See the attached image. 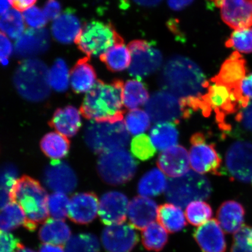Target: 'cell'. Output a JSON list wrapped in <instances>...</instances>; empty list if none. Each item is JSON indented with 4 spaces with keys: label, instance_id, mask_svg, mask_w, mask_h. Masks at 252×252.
<instances>
[{
    "label": "cell",
    "instance_id": "6da1fadb",
    "mask_svg": "<svg viewBox=\"0 0 252 252\" xmlns=\"http://www.w3.org/2000/svg\"><path fill=\"white\" fill-rule=\"evenodd\" d=\"M124 88V82L119 79L109 84L97 80L84 97L80 109L81 114L96 122L114 124L123 121Z\"/></svg>",
    "mask_w": 252,
    "mask_h": 252
},
{
    "label": "cell",
    "instance_id": "7a4b0ae2",
    "mask_svg": "<svg viewBox=\"0 0 252 252\" xmlns=\"http://www.w3.org/2000/svg\"><path fill=\"white\" fill-rule=\"evenodd\" d=\"M159 82L163 90L180 99L200 95L210 84L199 66L181 56H173L166 62Z\"/></svg>",
    "mask_w": 252,
    "mask_h": 252
},
{
    "label": "cell",
    "instance_id": "3957f363",
    "mask_svg": "<svg viewBox=\"0 0 252 252\" xmlns=\"http://www.w3.org/2000/svg\"><path fill=\"white\" fill-rule=\"evenodd\" d=\"M250 100L241 91H233L222 85L213 83L207 87V93L192 97L191 106L194 112L200 110L206 118L209 117L214 110L220 128L228 131L231 126L226 124V116L246 108Z\"/></svg>",
    "mask_w": 252,
    "mask_h": 252
},
{
    "label": "cell",
    "instance_id": "277c9868",
    "mask_svg": "<svg viewBox=\"0 0 252 252\" xmlns=\"http://www.w3.org/2000/svg\"><path fill=\"white\" fill-rule=\"evenodd\" d=\"M11 201L23 208L27 221L24 227L34 231L39 223L49 219L48 195L40 182L24 175L16 180L11 193Z\"/></svg>",
    "mask_w": 252,
    "mask_h": 252
},
{
    "label": "cell",
    "instance_id": "5b68a950",
    "mask_svg": "<svg viewBox=\"0 0 252 252\" xmlns=\"http://www.w3.org/2000/svg\"><path fill=\"white\" fill-rule=\"evenodd\" d=\"M48 75L49 70L43 62L37 59L25 60L20 63L14 74L16 90L29 101H42L50 93Z\"/></svg>",
    "mask_w": 252,
    "mask_h": 252
},
{
    "label": "cell",
    "instance_id": "8992f818",
    "mask_svg": "<svg viewBox=\"0 0 252 252\" xmlns=\"http://www.w3.org/2000/svg\"><path fill=\"white\" fill-rule=\"evenodd\" d=\"M84 139L94 153L102 154L124 149L130 135L124 121L112 123L91 121L87 126Z\"/></svg>",
    "mask_w": 252,
    "mask_h": 252
},
{
    "label": "cell",
    "instance_id": "52a82bcc",
    "mask_svg": "<svg viewBox=\"0 0 252 252\" xmlns=\"http://www.w3.org/2000/svg\"><path fill=\"white\" fill-rule=\"evenodd\" d=\"M212 191L209 179L200 173L189 171L180 177L169 179L166 197L169 202L182 208L193 201L208 199Z\"/></svg>",
    "mask_w": 252,
    "mask_h": 252
},
{
    "label": "cell",
    "instance_id": "ba28073f",
    "mask_svg": "<svg viewBox=\"0 0 252 252\" xmlns=\"http://www.w3.org/2000/svg\"><path fill=\"white\" fill-rule=\"evenodd\" d=\"M75 44L87 56H100L116 44L124 43L111 23L93 21L82 27Z\"/></svg>",
    "mask_w": 252,
    "mask_h": 252
},
{
    "label": "cell",
    "instance_id": "9c48e42d",
    "mask_svg": "<svg viewBox=\"0 0 252 252\" xmlns=\"http://www.w3.org/2000/svg\"><path fill=\"white\" fill-rule=\"evenodd\" d=\"M137 169V162L124 149L100 154L97 160L100 178L110 185H121L130 181Z\"/></svg>",
    "mask_w": 252,
    "mask_h": 252
},
{
    "label": "cell",
    "instance_id": "30bf717a",
    "mask_svg": "<svg viewBox=\"0 0 252 252\" xmlns=\"http://www.w3.org/2000/svg\"><path fill=\"white\" fill-rule=\"evenodd\" d=\"M131 61L128 67L131 77L137 80L149 76L158 70L163 63L162 53L151 43L135 40L128 44Z\"/></svg>",
    "mask_w": 252,
    "mask_h": 252
},
{
    "label": "cell",
    "instance_id": "8fae6325",
    "mask_svg": "<svg viewBox=\"0 0 252 252\" xmlns=\"http://www.w3.org/2000/svg\"><path fill=\"white\" fill-rule=\"evenodd\" d=\"M190 142V160L194 171L201 175L212 173L220 175L222 159L215 145L207 143L205 135L201 133L192 135Z\"/></svg>",
    "mask_w": 252,
    "mask_h": 252
},
{
    "label": "cell",
    "instance_id": "7c38bea8",
    "mask_svg": "<svg viewBox=\"0 0 252 252\" xmlns=\"http://www.w3.org/2000/svg\"><path fill=\"white\" fill-rule=\"evenodd\" d=\"M226 168L233 179L241 182L252 181V144L235 142L229 147L225 158Z\"/></svg>",
    "mask_w": 252,
    "mask_h": 252
},
{
    "label": "cell",
    "instance_id": "4fadbf2b",
    "mask_svg": "<svg viewBox=\"0 0 252 252\" xmlns=\"http://www.w3.org/2000/svg\"><path fill=\"white\" fill-rule=\"evenodd\" d=\"M145 109L153 122L179 121L183 118L180 102L176 97L166 92L154 94L145 105Z\"/></svg>",
    "mask_w": 252,
    "mask_h": 252
},
{
    "label": "cell",
    "instance_id": "5bb4252c",
    "mask_svg": "<svg viewBox=\"0 0 252 252\" xmlns=\"http://www.w3.org/2000/svg\"><path fill=\"white\" fill-rule=\"evenodd\" d=\"M138 241L135 228L128 223L108 226L102 235V244L107 252H130Z\"/></svg>",
    "mask_w": 252,
    "mask_h": 252
},
{
    "label": "cell",
    "instance_id": "9a60e30c",
    "mask_svg": "<svg viewBox=\"0 0 252 252\" xmlns=\"http://www.w3.org/2000/svg\"><path fill=\"white\" fill-rule=\"evenodd\" d=\"M224 23L234 30L252 26V0H217Z\"/></svg>",
    "mask_w": 252,
    "mask_h": 252
},
{
    "label": "cell",
    "instance_id": "2e32d148",
    "mask_svg": "<svg viewBox=\"0 0 252 252\" xmlns=\"http://www.w3.org/2000/svg\"><path fill=\"white\" fill-rule=\"evenodd\" d=\"M247 71L245 60L239 52H234L223 63L219 73L211 79V81L242 92L241 84Z\"/></svg>",
    "mask_w": 252,
    "mask_h": 252
},
{
    "label": "cell",
    "instance_id": "e0dca14e",
    "mask_svg": "<svg viewBox=\"0 0 252 252\" xmlns=\"http://www.w3.org/2000/svg\"><path fill=\"white\" fill-rule=\"evenodd\" d=\"M128 204L127 196L121 192L113 191L104 194L99 204L100 220L108 226L125 223Z\"/></svg>",
    "mask_w": 252,
    "mask_h": 252
},
{
    "label": "cell",
    "instance_id": "ac0fdd59",
    "mask_svg": "<svg viewBox=\"0 0 252 252\" xmlns=\"http://www.w3.org/2000/svg\"><path fill=\"white\" fill-rule=\"evenodd\" d=\"M47 187L55 192L70 193L77 185L76 175L67 163L61 160H52L43 175Z\"/></svg>",
    "mask_w": 252,
    "mask_h": 252
},
{
    "label": "cell",
    "instance_id": "d6986e66",
    "mask_svg": "<svg viewBox=\"0 0 252 252\" xmlns=\"http://www.w3.org/2000/svg\"><path fill=\"white\" fill-rule=\"evenodd\" d=\"M99 201L93 192L74 195L68 205V217L78 224H88L96 218Z\"/></svg>",
    "mask_w": 252,
    "mask_h": 252
},
{
    "label": "cell",
    "instance_id": "ffe728a7",
    "mask_svg": "<svg viewBox=\"0 0 252 252\" xmlns=\"http://www.w3.org/2000/svg\"><path fill=\"white\" fill-rule=\"evenodd\" d=\"M190 161L188 151L184 147L175 146L159 154L157 165L165 175L174 178L180 177L190 171Z\"/></svg>",
    "mask_w": 252,
    "mask_h": 252
},
{
    "label": "cell",
    "instance_id": "44dd1931",
    "mask_svg": "<svg viewBox=\"0 0 252 252\" xmlns=\"http://www.w3.org/2000/svg\"><path fill=\"white\" fill-rule=\"evenodd\" d=\"M193 237L203 252H225V234L218 220L212 219L195 230Z\"/></svg>",
    "mask_w": 252,
    "mask_h": 252
},
{
    "label": "cell",
    "instance_id": "7402d4cb",
    "mask_svg": "<svg viewBox=\"0 0 252 252\" xmlns=\"http://www.w3.org/2000/svg\"><path fill=\"white\" fill-rule=\"evenodd\" d=\"M49 45V34L46 29L29 28L16 41L15 55L20 58H30L45 52Z\"/></svg>",
    "mask_w": 252,
    "mask_h": 252
},
{
    "label": "cell",
    "instance_id": "603a6c76",
    "mask_svg": "<svg viewBox=\"0 0 252 252\" xmlns=\"http://www.w3.org/2000/svg\"><path fill=\"white\" fill-rule=\"evenodd\" d=\"M158 206L151 198L135 197L128 204L127 215L130 224L135 229L143 230L157 219Z\"/></svg>",
    "mask_w": 252,
    "mask_h": 252
},
{
    "label": "cell",
    "instance_id": "cb8c5ba5",
    "mask_svg": "<svg viewBox=\"0 0 252 252\" xmlns=\"http://www.w3.org/2000/svg\"><path fill=\"white\" fill-rule=\"evenodd\" d=\"M80 111L69 105L56 110L49 125L53 128L67 137L76 135L82 126Z\"/></svg>",
    "mask_w": 252,
    "mask_h": 252
},
{
    "label": "cell",
    "instance_id": "d4e9b609",
    "mask_svg": "<svg viewBox=\"0 0 252 252\" xmlns=\"http://www.w3.org/2000/svg\"><path fill=\"white\" fill-rule=\"evenodd\" d=\"M245 209L242 204L235 200L223 202L217 213V220L228 234H235L244 225Z\"/></svg>",
    "mask_w": 252,
    "mask_h": 252
},
{
    "label": "cell",
    "instance_id": "484cf974",
    "mask_svg": "<svg viewBox=\"0 0 252 252\" xmlns=\"http://www.w3.org/2000/svg\"><path fill=\"white\" fill-rule=\"evenodd\" d=\"M89 61L88 56L79 60L70 72L71 87L76 94L88 93L97 81L96 72Z\"/></svg>",
    "mask_w": 252,
    "mask_h": 252
},
{
    "label": "cell",
    "instance_id": "4316f807",
    "mask_svg": "<svg viewBox=\"0 0 252 252\" xmlns=\"http://www.w3.org/2000/svg\"><path fill=\"white\" fill-rule=\"evenodd\" d=\"M82 29L80 21L73 13L66 11L53 22L52 32L55 39L64 44L75 42Z\"/></svg>",
    "mask_w": 252,
    "mask_h": 252
},
{
    "label": "cell",
    "instance_id": "83f0119b",
    "mask_svg": "<svg viewBox=\"0 0 252 252\" xmlns=\"http://www.w3.org/2000/svg\"><path fill=\"white\" fill-rule=\"evenodd\" d=\"M41 241L44 244L63 246L71 238V230L64 220L48 219L39 232Z\"/></svg>",
    "mask_w": 252,
    "mask_h": 252
},
{
    "label": "cell",
    "instance_id": "f1b7e54d",
    "mask_svg": "<svg viewBox=\"0 0 252 252\" xmlns=\"http://www.w3.org/2000/svg\"><path fill=\"white\" fill-rule=\"evenodd\" d=\"M157 219L159 224L171 234L181 231L187 224L181 207L173 203L160 205Z\"/></svg>",
    "mask_w": 252,
    "mask_h": 252
},
{
    "label": "cell",
    "instance_id": "f546056e",
    "mask_svg": "<svg viewBox=\"0 0 252 252\" xmlns=\"http://www.w3.org/2000/svg\"><path fill=\"white\" fill-rule=\"evenodd\" d=\"M40 148L46 156L52 160H61L67 156L70 148L68 137L58 132L47 133L40 141Z\"/></svg>",
    "mask_w": 252,
    "mask_h": 252
},
{
    "label": "cell",
    "instance_id": "4dcf8cb0",
    "mask_svg": "<svg viewBox=\"0 0 252 252\" xmlns=\"http://www.w3.org/2000/svg\"><path fill=\"white\" fill-rule=\"evenodd\" d=\"M100 61L112 72H119L130 67L131 56L128 47L125 43H119L110 47L99 56Z\"/></svg>",
    "mask_w": 252,
    "mask_h": 252
},
{
    "label": "cell",
    "instance_id": "1f68e13d",
    "mask_svg": "<svg viewBox=\"0 0 252 252\" xmlns=\"http://www.w3.org/2000/svg\"><path fill=\"white\" fill-rule=\"evenodd\" d=\"M150 137L157 149L165 150L177 144L179 134L175 123L160 122L151 128Z\"/></svg>",
    "mask_w": 252,
    "mask_h": 252
},
{
    "label": "cell",
    "instance_id": "d6a6232c",
    "mask_svg": "<svg viewBox=\"0 0 252 252\" xmlns=\"http://www.w3.org/2000/svg\"><path fill=\"white\" fill-rule=\"evenodd\" d=\"M166 179L158 169H153L141 178L138 184V192L144 197H154L163 193L167 188Z\"/></svg>",
    "mask_w": 252,
    "mask_h": 252
},
{
    "label": "cell",
    "instance_id": "836d02e7",
    "mask_svg": "<svg viewBox=\"0 0 252 252\" xmlns=\"http://www.w3.org/2000/svg\"><path fill=\"white\" fill-rule=\"evenodd\" d=\"M149 99V94L143 83L137 79L126 81L124 88V103L130 110L146 103Z\"/></svg>",
    "mask_w": 252,
    "mask_h": 252
},
{
    "label": "cell",
    "instance_id": "e575fe53",
    "mask_svg": "<svg viewBox=\"0 0 252 252\" xmlns=\"http://www.w3.org/2000/svg\"><path fill=\"white\" fill-rule=\"evenodd\" d=\"M142 243L147 251H162L168 241V232L159 223L153 222L142 231Z\"/></svg>",
    "mask_w": 252,
    "mask_h": 252
},
{
    "label": "cell",
    "instance_id": "d590c367",
    "mask_svg": "<svg viewBox=\"0 0 252 252\" xmlns=\"http://www.w3.org/2000/svg\"><path fill=\"white\" fill-rule=\"evenodd\" d=\"M1 209L0 226L1 231L9 232L26 224V215L23 208L17 203L11 201Z\"/></svg>",
    "mask_w": 252,
    "mask_h": 252
},
{
    "label": "cell",
    "instance_id": "8d00e7d4",
    "mask_svg": "<svg viewBox=\"0 0 252 252\" xmlns=\"http://www.w3.org/2000/svg\"><path fill=\"white\" fill-rule=\"evenodd\" d=\"M17 9H11L1 15V32L12 39H18L24 33V19Z\"/></svg>",
    "mask_w": 252,
    "mask_h": 252
},
{
    "label": "cell",
    "instance_id": "74e56055",
    "mask_svg": "<svg viewBox=\"0 0 252 252\" xmlns=\"http://www.w3.org/2000/svg\"><path fill=\"white\" fill-rule=\"evenodd\" d=\"M48 80L50 88L58 92H64L68 89L70 72L63 59H57L49 70Z\"/></svg>",
    "mask_w": 252,
    "mask_h": 252
},
{
    "label": "cell",
    "instance_id": "f35d334b",
    "mask_svg": "<svg viewBox=\"0 0 252 252\" xmlns=\"http://www.w3.org/2000/svg\"><path fill=\"white\" fill-rule=\"evenodd\" d=\"M212 207L203 200L192 201L186 209V217L191 225L200 226L209 221L213 216Z\"/></svg>",
    "mask_w": 252,
    "mask_h": 252
},
{
    "label": "cell",
    "instance_id": "ab89813d",
    "mask_svg": "<svg viewBox=\"0 0 252 252\" xmlns=\"http://www.w3.org/2000/svg\"><path fill=\"white\" fill-rule=\"evenodd\" d=\"M65 252H100L99 242L94 235L78 234L68 241Z\"/></svg>",
    "mask_w": 252,
    "mask_h": 252
},
{
    "label": "cell",
    "instance_id": "60d3db41",
    "mask_svg": "<svg viewBox=\"0 0 252 252\" xmlns=\"http://www.w3.org/2000/svg\"><path fill=\"white\" fill-rule=\"evenodd\" d=\"M225 46L236 50V52L252 53V28L249 27L235 30L226 41Z\"/></svg>",
    "mask_w": 252,
    "mask_h": 252
},
{
    "label": "cell",
    "instance_id": "b9f144b4",
    "mask_svg": "<svg viewBox=\"0 0 252 252\" xmlns=\"http://www.w3.org/2000/svg\"><path fill=\"white\" fill-rule=\"evenodd\" d=\"M149 116V114L143 110H131L126 116L125 120L126 127L129 133L137 135L147 130L150 126Z\"/></svg>",
    "mask_w": 252,
    "mask_h": 252
},
{
    "label": "cell",
    "instance_id": "7bdbcfd3",
    "mask_svg": "<svg viewBox=\"0 0 252 252\" xmlns=\"http://www.w3.org/2000/svg\"><path fill=\"white\" fill-rule=\"evenodd\" d=\"M153 144L152 141L146 134L138 135L131 141V153L136 158L143 161L149 160L152 158L157 152Z\"/></svg>",
    "mask_w": 252,
    "mask_h": 252
},
{
    "label": "cell",
    "instance_id": "ee69618b",
    "mask_svg": "<svg viewBox=\"0 0 252 252\" xmlns=\"http://www.w3.org/2000/svg\"><path fill=\"white\" fill-rule=\"evenodd\" d=\"M17 171L13 165H5L1 170V209L11 202V193L17 178Z\"/></svg>",
    "mask_w": 252,
    "mask_h": 252
},
{
    "label": "cell",
    "instance_id": "f6af8a7d",
    "mask_svg": "<svg viewBox=\"0 0 252 252\" xmlns=\"http://www.w3.org/2000/svg\"><path fill=\"white\" fill-rule=\"evenodd\" d=\"M70 200L62 192H55L48 198L49 214L53 219L64 220L68 217Z\"/></svg>",
    "mask_w": 252,
    "mask_h": 252
},
{
    "label": "cell",
    "instance_id": "bcb514c9",
    "mask_svg": "<svg viewBox=\"0 0 252 252\" xmlns=\"http://www.w3.org/2000/svg\"><path fill=\"white\" fill-rule=\"evenodd\" d=\"M231 252H252V226L244 225L235 233Z\"/></svg>",
    "mask_w": 252,
    "mask_h": 252
},
{
    "label": "cell",
    "instance_id": "7dc6e473",
    "mask_svg": "<svg viewBox=\"0 0 252 252\" xmlns=\"http://www.w3.org/2000/svg\"><path fill=\"white\" fill-rule=\"evenodd\" d=\"M23 16L27 26L33 29H41L45 26L48 20L43 11L35 6L25 10Z\"/></svg>",
    "mask_w": 252,
    "mask_h": 252
},
{
    "label": "cell",
    "instance_id": "c3c4849f",
    "mask_svg": "<svg viewBox=\"0 0 252 252\" xmlns=\"http://www.w3.org/2000/svg\"><path fill=\"white\" fill-rule=\"evenodd\" d=\"M0 252H17L24 246L17 238L7 231H1Z\"/></svg>",
    "mask_w": 252,
    "mask_h": 252
},
{
    "label": "cell",
    "instance_id": "681fc988",
    "mask_svg": "<svg viewBox=\"0 0 252 252\" xmlns=\"http://www.w3.org/2000/svg\"><path fill=\"white\" fill-rule=\"evenodd\" d=\"M61 5L58 0H47L43 12L48 20H55L61 15Z\"/></svg>",
    "mask_w": 252,
    "mask_h": 252
},
{
    "label": "cell",
    "instance_id": "f907efd6",
    "mask_svg": "<svg viewBox=\"0 0 252 252\" xmlns=\"http://www.w3.org/2000/svg\"><path fill=\"white\" fill-rule=\"evenodd\" d=\"M236 121L241 123L245 128L252 131V102L242 109L236 116Z\"/></svg>",
    "mask_w": 252,
    "mask_h": 252
},
{
    "label": "cell",
    "instance_id": "816d5d0a",
    "mask_svg": "<svg viewBox=\"0 0 252 252\" xmlns=\"http://www.w3.org/2000/svg\"><path fill=\"white\" fill-rule=\"evenodd\" d=\"M1 39V47H0V56L2 64L4 65L8 64V58L12 52V44L8 39L7 35L4 33L1 32L0 36Z\"/></svg>",
    "mask_w": 252,
    "mask_h": 252
},
{
    "label": "cell",
    "instance_id": "f5cc1de1",
    "mask_svg": "<svg viewBox=\"0 0 252 252\" xmlns=\"http://www.w3.org/2000/svg\"><path fill=\"white\" fill-rule=\"evenodd\" d=\"M241 90L244 97L252 99V73L246 76L242 81Z\"/></svg>",
    "mask_w": 252,
    "mask_h": 252
},
{
    "label": "cell",
    "instance_id": "db71d44e",
    "mask_svg": "<svg viewBox=\"0 0 252 252\" xmlns=\"http://www.w3.org/2000/svg\"><path fill=\"white\" fill-rule=\"evenodd\" d=\"M11 5L18 11H25L32 7L37 0H11Z\"/></svg>",
    "mask_w": 252,
    "mask_h": 252
},
{
    "label": "cell",
    "instance_id": "11a10c76",
    "mask_svg": "<svg viewBox=\"0 0 252 252\" xmlns=\"http://www.w3.org/2000/svg\"><path fill=\"white\" fill-rule=\"evenodd\" d=\"M194 0H168L169 7L173 10L180 11L190 5Z\"/></svg>",
    "mask_w": 252,
    "mask_h": 252
},
{
    "label": "cell",
    "instance_id": "9f6ffc18",
    "mask_svg": "<svg viewBox=\"0 0 252 252\" xmlns=\"http://www.w3.org/2000/svg\"><path fill=\"white\" fill-rule=\"evenodd\" d=\"M39 252H64L63 246L43 244L40 246Z\"/></svg>",
    "mask_w": 252,
    "mask_h": 252
},
{
    "label": "cell",
    "instance_id": "6f0895ef",
    "mask_svg": "<svg viewBox=\"0 0 252 252\" xmlns=\"http://www.w3.org/2000/svg\"><path fill=\"white\" fill-rule=\"evenodd\" d=\"M137 4L146 7H153L160 4L162 0H133Z\"/></svg>",
    "mask_w": 252,
    "mask_h": 252
},
{
    "label": "cell",
    "instance_id": "680465c9",
    "mask_svg": "<svg viewBox=\"0 0 252 252\" xmlns=\"http://www.w3.org/2000/svg\"><path fill=\"white\" fill-rule=\"evenodd\" d=\"M11 0H1V7H0V12L1 14H4L5 12L9 11V8L11 7Z\"/></svg>",
    "mask_w": 252,
    "mask_h": 252
},
{
    "label": "cell",
    "instance_id": "91938a15",
    "mask_svg": "<svg viewBox=\"0 0 252 252\" xmlns=\"http://www.w3.org/2000/svg\"><path fill=\"white\" fill-rule=\"evenodd\" d=\"M17 252H36L31 250L29 248H26L24 247L23 248H21V249H20V250H19Z\"/></svg>",
    "mask_w": 252,
    "mask_h": 252
},
{
    "label": "cell",
    "instance_id": "94428289",
    "mask_svg": "<svg viewBox=\"0 0 252 252\" xmlns=\"http://www.w3.org/2000/svg\"><path fill=\"white\" fill-rule=\"evenodd\" d=\"M211 1H214V2H215L217 1V0H211Z\"/></svg>",
    "mask_w": 252,
    "mask_h": 252
},
{
    "label": "cell",
    "instance_id": "6125c7cd",
    "mask_svg": "<svg viewBox=\"0 0 252 252\" xmlns=\"http://www.w3.org/2000/svg\"></svg>",
    "mask_w": 252,
    "mask_h": 252
}]
</instances>
